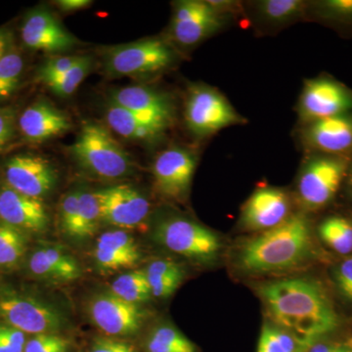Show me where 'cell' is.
Returning <instances> with one entry per match:
<instances>
[{"mask_svg":"<svg viewBox=\"0 0 352 352\" xmlns=\"http://www.w3.org/2000/svg\"><path fill=\"white\" fill-rule=\"evenodd\" d=\"M314 250L307 217L292 214L279 226L252 236L236 254V265L247 274L261 275L300 267Z\"/></svg>","mask_w":352,"mask_h":352,"instance_id":"cell-2","label":"cell"},{"mask_svg":"<svg viewBox=\"0 0 352 352\" xmlns=\"http://www.w3.org/2000/svg\"><path fill=\"white\" fill-rule=\"evenodd\" d=\"M312 344L274 324H264L258 340V352H308Z\"/></svg>","mask_w":352,"mask_h":352,"instance_id":"cell-24","label":"cell"},{"mask_svg":"<svg viewBox=\"0 0 352 352\" xmlns=\"http://www.w3.org/2000/svg\"><path fill=\"white\" fill-rule=\"evenodd\" d=\"M333 281L340 295L352 303V256L344 258L335 268Z\"/></svg>","mask_w":352,"mask_h":352,"instance_id":"cell-40","label":"cell"},{"mask_svg":"<svg viewBox=\"0 0 352 352\" xmlns=\"http://www.w3.org/2000/svg\"><path fill=\"white\" fill-rule=\"evenodd\" d=\"M319 236L328 247L340 254L352 252V223L344 217H332L319 226Z\"/></svg>","mask_w":352,"mask_h":352,"instance_id":"cell-27","label":"cell"},{"mask_svg":"<svg viewBox=\"0 0 352 352\" xmlns=\"http://www.w3.org/2000/svg\"><path fill=\"white\" fill-rule=\"evenodd\" d=\"M15 131V112L10 108H0V152L10 142Z\"/></svg>","mask_w":352,"mask_h":352,"instance_id":"cell-42","label":"cell"},{"mask_svg":"<svg viewBox=\"0 0 352 352\" xmlns=\"http://www.w3.org/2000/svg\"><path fill=\"white\" fill-rule=\"evenodd\" d=\"M185 124L194 135L206 138L242 124V117L219 91L205 85L190 88L184 105Z\"/></svg>","mask_w":352,"mask_h":352,"instance_id":"cell-8","label":"cell"},{"mask_svg":"<svg viewBox=\"0 0 352 352\" xmlns=\"http://www.w3.org/2000/svg\"><path fill=\"white\" fill-rule=\"evenodd\" d=\"M302 139L316 154L346 157L352 154V113L305 124Z\"/></svg>","mask_w":352,"mask_h":352,"instance_id":"cell-16","label":"cell"},{"mask_svg":"<svg viewBox=\"0 0 352 352\" xmlns=\"http://www.w3.org/2000/svg\"><path fill=\"white\" fill-rule=\"evenodd\" d=\"M153 296L168 298L179 288L185 272L182 266L171 259H156L145 270Z\"/></svg>","mask_w":352,"mask_h":352,"instance_id":"cell-22","label":"cell"},{"mask_svg":"<svg viewBox=\"0 0 352 352\" xmlns=\"http://www.w3.org/2000/svg\"><path fill=\"white\" fill-rule=\"evenodd\" d=\"M43 250L51 264L61 275L62 282L75 281L82 276L80 264L62 248L55 247V245H51V247L50 245H44Z\"/></svg>","mask_w":352,"mask_h":352,"instance_id":"cell-33","label":"cell"},{"mask_svg":"<svg viewBox=\"0 0 352 352\" xmlns=\"http://www.w3.org/2000/svg\"><path fill=\"white\" fill-rule=\"evenodd\" d=\"M90 352H138L131 344L110 338H98L94 340Z\"/></svg>","mask_w":352,"mask_h":352,"instance_id":"cell-43","label":"cell"},{"mask_svg":"<svg viewBox=\"0 0 352 352\" xmlns=\"http://www.w3.org/2000/svg\"><path fill=\"white\" fill-rule=\"evenodd\" d=\"M18 124L23 136L32 142H43L57 138L72 127L68 116L43 99L25 109Z\"/></svg>","mask_w":352,"mask_h":352,"instance_id":"cell-20","label":"cell"},{"mask_svg":"<svg viewBox=\"0 0 352 352\" xmlns=\"http://www.w3.org/2000/svg\"><path fill=\"white\" fill-rule=\"evenodd\" d=\"M154 238L168 251L200 263H212L222 251L221 239L217 233L182 217H168L160 221Z\"/></svg>","mask_w":352,"mask_h":352,"instance_id":"cell-5","label":"cell"},{"mask_svg":"<svg viewBox=\"0 0 352 352\" xmlns=\"http://www.w3.org/2000/svg\"><path fill=\"white\" fill-rule=\"evenodd\" d=\"M346 177H349V185H351L352 188V162L351 164L349 163V171H347Z\"/></svg>","mask_w":352,"mask_h":352,"instance_id":"cell-48","label":"cell"},{"mask_svg":"<svg viewBox=\"0 0 352 352\" xmlns=\"http://www.w3.org/2000/svg\"><path fill=\"white\" fill-rule=\"evenodd\" d=\"M9 50H10L9 34L6 31L0 30V61Z\"/></svg>","mask_w":352,"mask_h":352,"instance_id":"cell-46","label":"cell"},{"mask_svg":"<svg viewBox=\"0 0 352 352\" xmlns=\"http://www.w3.org/2000/svg\"><path fill=\"white\" fill-rule=\"evenodd\" d=\"M0 352H8L7 351L6 346H4L3 342H2L1 339H0Z\"/></svg>","mask_w":352,"mask_h":352,"instance_id":"cell-49","label":"cell"},{"mask_svg":"<svg viewBox=\"0 0 352 352\" xmlns=\"http://www.w3.org/2000/svg\"><path fill=\"white\" fill-rule=\"evenodd\" d=\"M175 60L173 48L159 38H147L115 46L106 52L104 67L113 78L160 73Z\"/></svg>","mask_w":352,"mask_h":352,"instance_id":"cell-6","label":"cell"},{"mask_svg":"<svg viewBox=\"0 0 352 352\" xmlns=\"http://www.w3.org/2000/svg\"><path fill=\"white\" fill-rule=\"evenodd\" d=\"M4 175L10 188L36 199L50 193L58 179L54 166L45 157L32 154L16 155L9 159Z\"/></svg>","mask_w":352,"mask_h":352,"instance_id":"cell-13","label":"cell"},{"mask_svg":"<svg viewBox=\"0 0 352 352\" xmlns=\"http://www.w3.org/2000/svg\"><path fill=\"white\" fill-rule=\"evenodd\" d=\"M101 212L94 192L78 191V223L76 238H87L98 230Z\"/></svg>","mask_w":352,"mask_h":352,"instance_id":"cell-30","label":"cell"},{"mask_svg":"<svg viewBox=\"0 0 352 352\" xmlns=\"http://www.w3.org/2000/svg\"><path fill=\"white\" fill-rule=\"evenodd\" d=\"M342 342H315L308 352H340Z\"/></svg>","mask_w":352,"mask_h":352,"instance_id":"cell-45","label":"cell"},{"mask_svg":"<svg viewBox=\"0 0 352 352\" xmlns=\"http://www.w3.org/2000/svg\"><path fill=\"white\" fill-rule=\"evenodd\" d=\"M28 250L24 231L8 224L0 223V267L10 270L22 261Z\"/></svg>","mask_w":352,"mask_h":352,"instance_id":"cell-25","label":"cell"},{"mask_svg":"<svg viewBox=\"0 0 352 352\" xmlns=\"http://www.w3.org/2000/svg\"><path fill=\"white\" fill-rule=\"evenodd\" d=\"M0 339L8 352H24L27 344L25 333L18 329L0 323Z\"/></svg>","mask_w":352,"mask_h":352,"instance_id":"cell-41","label":"cell"},{"mask_svg":"<svg viewBox=\"0 0 352 352\" xmlns=\"http://www.w3.org/2000/svg\"><path fill=\"white\" fill-rule=\"evenodd\" d=\"M80 58L82 56H76V55L51 58L39 68L38 75H36L38 82L46 85L55 82L73 68L80 61Z\"/></svg>","mask_w":352,"mask_h":352,"instance_id":"cell-35","label":"cell"},{"mask_svg":"<svg viewBox=\"0 0 352 352\" xmlns=\"http://www.w3.org/2000/svg\"><path fill=\"white\" fill-rule=\"evenodd\" d=\"M346 157L316 154L300 170L298 195L303 207L318 210L325 207L339 191L349 171Z\"/></svg>","mask_w":352,"mask_h":352,"instance_id":"cell-7","label":"cell"},{"mask_svg":"<svg viewBox=\"0 0 352 352\" xmlns=\"http://www.w3.org/2000/svg\"><path fill=\"white\" fill-rule=\"evenodd\" d=\"M92 68V58L82 56L69 71L67 72L61 78L47 85L53 94L60 97L71 96L80 87L85 78L90 73Z\"/></svg>","mask_w":352,"mask_h":352,"instance_id":"cell-32","label":"cell"},{"mask_svg":"<svg viewBox=\"0 0 352 352\" xmlns=\"http://www.w3.org/2000/svg\"><path fill=\"white\" fill-rule=\"evenodd\" d=\"M96 245L107 248L113 251L126 254L131 258L140 259L141 254L135 240L129 234L122 230L109 231L102 234Z\"/></svg>","mask_w":352,"mask_h":352,"instance_id":"cell-34","label":"cell"},{"mask_svg":"<svg viewBox=\"0 0 352 352\" xmlns=\"http://www.w3.org/2000/svg\"><path fill=\"white\" fill-rule=\"evenodd\" d=\"M109 101L168 127L175 116L173 103L166 95L143 85H129L113 90Z\"/></svg>","mask_w":352,"mask_h":352,"instance_id":"cell-19","label":"cell"},{"mask_svg":"<svg viewBox=\"0 0 352 352\" xmlns=\"http://www.w3.org/2000/svg\"><path fill=\"white\" fill-rule=\"evenodd\" d=\"M307 7V2L300 0H263L256 2V10L266 24L278 27L302 17Z\"/></svg>","mask_w":352,"mask_h":352,"instance_id":"cell-23","label":"cell"},{"mask_svg":"<svg viewBox=\"0 0 352 352\" xmlns=\"http://www.w3.org/2000/svg\"><path fill=\"white\" fill-rule=\"evenodd\" d=\"M196 166L195 155L186 148L173 146L164 150L153 164L157 191L168 200H182L188 193Z\"/></svg>","mask_w":352,"mask_h":352,"instance_id":"cell-11","label":"cell"},{"mask_svg":"<svg viewBox=\"0 0 352 352\" xmlns=\"http://www.w3.org/2000/svg\"><path fill=\"white\" fill-rule=\"evenodd\" d=\"M78 191L69 192L60 204V220L65 233L76 237L78 223Z\"/></svg>","mask_w":352,"mask_h":352,"instance_id":"cell-38","label":"cell"},{"mask_svg":"<svg viewBox=\"0 0 352 352\" xmlns=\"http://www.w3.org/2000/svg\"><path fill=\"white\" fill-rule=\"evenodd\" d=\"M21 36L27 47L46 53L64 52L76 44V39L46 9H36L27 16Z\"/></svg>","mask_w":352,"mask_h":352,"instance_id":"cell-17","label":"cell"},{"mask_svg":"<svg viewBox=\"0 0 352 352\" xmlns=\"http://www.w3.org/2000/svg\"><path fill=\"white\" fill-rule=\"evenodd\" d=\"M90 0H59L57 6L64 12H75L91 6Z\"/></svg>","mask_w":352,"mask_h":352,"instance_id":"cell-44","label":"cell"},{"mask_svg":"<svg viewBox=\"0 0 352 352\" xmlns=\"http://www.w3.org/2000/svg\"><path fill=\"white\" fill-rule=\"evenodd\" d=\"M317 19L352 31V0H321L308 4Z\"/></svg>","mask_w":352,"mask_h":352,"instance_id":"cell-28","label":"cell"},{"mask_svg":"<svg viewBox=\"0 0 352 352\" xmlns=\"http://www.w3.org/2000/svg\"><path fill=\"white\" fill-rule=\"evenodd\" d=\"M24 69V59L10 47L0 61V102L6 101L17 89Z\"/></svg>","mask_w":352,"mask_h":352,"instance_id":"cell-31","label":"cell"},{"mask_svg":"<svg viewBox=\"0 0 352 352\" xmlns=\"http://www.w3.org/2000/svg\"><path fill=\"white\" fill-rule=\"evenodd\" d=\"M30 272L39 279L62 282L61 275L51 264L50 259L44 254L43 248L32 252L29 261Z\"/></svg>","mask_w":352,"mask_h":352,"instance_id":"cell-39","label":"cell"},{"mask_svg":"<svg viewBox=\"0 0 352 352\" xmlns=\"http://www.w3.org/2000/svg\"><path fill=\"white\" fill-rule=\"evenodd\" d=\"M100 208L101 219L119 228L140 226L150 212L149 201L131 185H116L94 192Z\"/></svg>","mask_w":352,"mask_h":352,"instance_id":"cell-12","label":"cell"},{"mask_svg":"<svg viewBox=\"0 0 352 352\" xmlns=\"http://www.w3.org/2000/svg\"><path fill=\"white\" fill-rule=\"evenodd\" d=\"M148 352H196V346L173 326L155 329L147 340Z\"/></svg>","mask_w":352,"mask_h":352,"instance_id":"cell-29","label":"cell"},{"mask_svg":"<svg viewBox=\"0 0 352 352\" xmlns=\"http://www.w3.org/2000/svg\"><path fill=\"white\" fill-rule=\"evenodd\" d=\"M258 294L271 323L310 344L339 326L332 302L314 280H275L261 285Z\"/></svg>","mask_w":352,"mask_h":352,"instance_id":"cell-1","label":"cell"},{"mask_svg":"<svg viewBox=\"0 0 352 352\" xmlns=\"http://www.w3.org/2000/svg\"><path fill=\"white\" fill-rule=\"evenodd\" d=\"M105 119L113 131L129 140H154L168 129L161 122L141 117L110 101L106 108Z\"/></svg>","mask_w":352,"mask_h":352,"instance_id":"cell-21","label":"cell"},{"mask_svg":"<svg viewBox=\"0 0 352 352\" xmlns=\"http://www.w3.org/2000/svg\"><path fill=\"white\" fill-rule=\"evenodd\" d=\"M224 24L223 14L208 1H178L171 19V38L182 46L196 45L219 32Z\"/></svg>","mask_w":352,"mask_h":352,"instance_id":"cell-10","label":"cell"},{"mask_svg":"<svg viewBox=\"0 0 352 352\" xmlns=\"http://www.w3.org/2000/svg\"><path fill=\"white\" fill-rule=\"evenodd\" d=\"M0 219L24 232H43L50 223V217L41 199L25 196L7 184L0 188Z\"/></svg>","mask_w":352,"mask_h":352,"instance_id":"cell-18","label":"cell"},{"mask_svg":"<svg viewBox=\"0 0 352 352\" xmlns=\"http://www.w3.org/2000/svg\"><path fill=\"white\" fill-rule=\"evenodd\" d=\"M71 342L56 333L34 335L25 344L24 352H69Z\"/></svg>","mask_w":352,"mask_h":352,"instance_id":"cell-36","label":"cell"},{"mask_svg":"<svg viewBox=\"0 0 352 352\" xmlns=\"http://www.w3.org/2000/svg\"><path fill=\"white\" fill-rule=\"evenodd\" d=\"M69 153L83 170L104 179H119L131 171V161L124 148L105 126L83 124Z\"/></svg>","mask_w":352,"mask_h":352,"instance_id":"cell-3","label":"cell"},{"mask_svg":"<svg viewBox=\"0 0 352 352\" xmlns=\"http://www.w3.org/2000/svg\"><path fill=\"white\" fill-rule=\"evenodd\" d=\"M0 323L27 333H56L67 318L54 305L10 287L0 288Z\"/></svg>","mask_w":352,"mask_h":352,"instance_id":"cell-4","label":"cell"},{"mask_svg":"<svg viewBox=\"0 0 352 352\" xmlns=\"http://www.w3.org/2000/svg\"><path fill=\"white\" fill-rule=\"evenodd\" d=\"M111 293L126 302H145L151 298L152 293L144 270H134L120 275L111 286Z\"/></svg>","mask_w":352,"mask_h":352,"instance_id":"cell-26","label":"cell"},{"mask_svg":"<svg viewBox=\"0 0 352 352\" xmlns=\"http://www.w3.org/2000/svg\"><path fill=\"white\" fill-rule=\"evenodd\" d=\"M89 314L97 328L115 337L135 335L145 320L144 310L139 305L112 293L95 296L89 303Z\"/></svg>","mask_w":352,"mask_h":352,"instance_id":"cell-14","label":"cell"},{"mask_svg":"<svg viewBox=\"0 0 352 352\" xmlns=\"http://www.w3.org/2000/svg\"><path fill=\"white\" fill-rule=\"evenodd\" d=\"M291 215L288 194L282 189L263 187L245 201L240 223L245 230L261 233L279 226Z\"/></svg>","mask_w":352,"mask_h":352,"instance_id":"cell-15","label":"cell"},{"mask_svg":"<svg viewBox=\"0 0 352 352\" xmlns=\"http://www.w3.org/2000/svg\"><path fill=\"white\" fill-rule=\"evenodd\" d=\"M94 254L96 263L100 266L101 270L107 271L131 268L139 261L138 258H131L126 254H120L107 248L99 247V245L95 248Z\"/></svg>","mask_w":352,"mask_h":352,"instance_id":"cell-37","label":"cell"},{"mask_svg":"<svg viewBox=\"0 0 352 352\" xmlns=\"http://www.w3.org/2000/svg\"><path fill=\"white\" fill-rule=\"evenodd\" d=\"M340 352H352V338L342 342Z\"/></svg>","mask_w":352,"mask_h":352,"instance_id":"cell-47","label":"cell"},{"mask_svg":"<svg viewBox=\"0 0 352 352\" xmlns=\"http://www.w3.org/2000/svg\"><path fill=\"white\" fill-rule=\"evenodd\" d=\"M298 117L303 124L352 113V90L329 76H319L305 83Z\"/></svg>","mask_w":352,"mask_h":352,"instance_id":"cell-9","label":"cell"}]
</instances>
